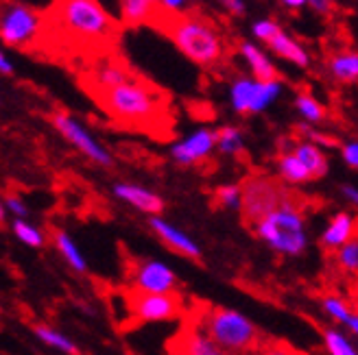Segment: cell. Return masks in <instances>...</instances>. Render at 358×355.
I'll return each instance as SVG.
<instances>
[{
	"mask_svg": "<svg viewBox=\"0 0 358 355\" xmlns=\"http://www.w3.org/2000/svg\"><path fill=\"white\" fill-rule=\"evenodd\" d=\"M345 327H348V331L354 335V338L358 340V314H352L350 316V321L345 323Z\"/></svg>",
	"mask_w": 358,
	"mask_h": 355,
	"instance_id": "obj_38",
	"label": "cell"
},
{
	"mask_svg": "<svg viewBox=\"0 0 358 355\" xmlns=\"http://www.w3.org/2000/svg\"><path fill=\"white\" fill-rule=\"evenodd\" d=\"M33 333H35V338H38L40 342H44L46 347L55 349V351H59V353H66V355H81L79 345H77L73 338H68L66 333H62L59 329H52V327H48V325H33Z\"/></svg>",
	"mask_w": 358,
	"mask_h": 355,
	"instance_id": "obj_23",
	"label": "cell"
},
{
	"mask_svg": "<svg viewBox=\"0 0 358 355\" xmlns=\"http://www.w3.org/2000/svg\"><path fill=\"white\" fill-rule=\"evenodd\" d=\"M219 146V135L212 129H196L188 137L175 142L171 146L173 162L179 166H196L203 159H208Z\"/></svg>",
	"mask_w": 358,
	"mask_h": 355,
	"instance_id": "obj_12",
	"label": "cell"
},
{
	"mask_svg": "<svg viewBox=\"0 0 358 355\" xmlns=\"http://www.w3.org/2000/svg\"><path fill=\"white\" fill-rule=\"evenodd\" d=\"M260 242L284 257H299L308 251V229L301 201L295 192H286L284 201L249 229Z\"/></svg>",
	"mask_w": 358,
	"mask_h": 355,
	"instance_id": "obj_4",
	"label": "cell"
},
{
	"mask_svg": "<svg viewBox=\"0 0 358 355\" xmlns=\"http://www.w3.org/2000/svg\"><path fill=\"white\" fill-rule=\"evenodd\" d=\"M308 3H310L317 11H328V9H330V0H308Z\"/></svg>",
	"mask_w": 358,
	"mask_h": 355,
	"instance_id": "obj_40",
	"label": "cell"
},
{
	"mask_svg": "<svg viewBox=\"0 0 358 355\" xmlns=\"http://www.w3.org/2000/svg\"><path fill=\"white\" fill-rule=\"evenodd\" d=\"M11 234L15 236L17 242H22L24 246H31V248H42L44 246V234L40 227H35L33 222L24 220V218H13L11 220Z\"/></svg>",
	"mask_w": 358,
	"mask_h": 355,
	"instance_id": "obj_25",
	"label": "cell"
},
{
	"mask_svg": "<svg viewBox=\"0 0 358 355\" xmlns=\"http://www.w3.org/2000/svg\"><path fill=\"white\" fill-rule=\"evenodd\" d=\"M52 124H55V129L73 144L81 155H85L90 162L96 164V166H103V168H110L114 164V157L112 153L107 151L101 142L90 133L83 124L73 118L66 112H57L52 114Z\"/></svg>",
	"mask_w": 358,
	"mask_h": 355,
	"instance_id": "obj_9",
	"label": "cell"
},
{
	"mask_svg": "<svg viewBox=\"0 0 358 355\" xmlns=\"http://www.w3.org/2000/svg\"><path fill=\"white\" fill-rule=\"evenodd\" d=\"M201 329L227 353H245L258 345V327L249 316L231 308H212Z\"/></svg>",
	"mask_w": 358,
	"mask_h": 355,
	"instance_id": "obj_5",
	"label": "cell"
},
{
	"mask_svg": "<svg viewBox=\"0 0 358 355\" xmlns=\"http://www.w3.org/2000/svg\"><path fill=\"white\" fill-rule=\"evenodd\" d=\"M241 55L245 57L247 66L252 68L254 79L264 81V83H268V81H280V75H278L275 66L271 63V59H268L264 52L258 46H254L252 42H243L241 44Z\"/></svg>",
	"mask_w": 358,
	"mask_h": 355,
	"instance_id": "obj_18",
	"label": "cell"
},
{
	"mask_svg": "<svg viewBox=\"0 0 358 355\" xmlns=\"http://www.w3.org/2000/svg\"><path fill=\"white\" fill-rule=\"evenodd\" d=\"M120 40V22L99 0H55L44 11V27L35 48L59 57H77L87 66L112 55Z\"/></svg>",
	"mask_w": 358,
	"mask_h": 355,
	"instance_id": "obj_1",
	"label": "cell"
},
{
	"mask_svg": "<svg viewBox=\"0 0 358 355\" xmlns=\"http://www.w3.org/2000/svg\"><path fill=\"white\" fill-rule=\"evenodd\" d=\"M3 207L9 211V214H11L13 218H24V220H27V216H29V207H27V203H24L20 197H13V194H7L5 201H3Z\"/></svg>",
	"mask_w": 358,
	"mask_h": 355,
	"instance_id": "obj_33",
	"label": "cell"
},
{
	"mask_svg": "<svg viewBox=\"0 0 358 355\" xmlns=\"http://www.w3.org/2000/svg\"><path fill=\"white\" fill-rule=\"evenodd\" d=\"M214 201L221 209H238L243 205V186L238 183H223L214 190Z\"/></svg>",
	"mask_w": 358,
	"mask_h": 355,
	"instance_id": "obj_29",
	"label": "cell"
},
{
	"mask_svg": "<svg viewBox=\"0 0 358 355\" xmlns=\"http://www.w3.org/2000/svg\"><path fill=\"white\" fill-rule=\"evenodd\" d=\"M321 308H324V312L332 318V321L341 323L343 327H345V323L350 321V316H352L348 305L338 296H324V299H321Z\"/></svg>",
	"mask_w": 358,
	"mask_h": 355,
	"instance_id": "obj_30",
	"label": "cell"
},
{
	"mask_svg": "<svg viewBox=\"0 0 358 355\" xmlns=\"http://www.w3.org/2000/svg\"><path fill=\"white\" fill-rule=\"evenodd\" d=\"M266 46L271 48L275 55H280L282 59H286V61H291V63H295V66H299V68H308V63H310V59H308V52L303 50L293 38H289L286 33H278L273 40H268L266 42Z\"/></svg>",
	"mask_w": 358,
	"mask_h": 355,
	"instance_id": "obj_21",
	"label": "cell"
},
{
	"mask_svg": "<svg viewBox=\"0 0 358 355\" xmlns=\"http://www.w3.org/2000/svg\"><path fill=\"white\" fill-rule=\"evenodd\" d=\"M280 31H282V29H280L275 22H271V20H260V22L254 24V35H256L258 40H262L264 44H266L268 40H273Z\"/></svg>",
	"mask_w": 358,
	"mask_h": 355,
	"instance_id": "obj_34",
	"label": "cell"
},
{
	"mask_svg": "<svg viewBox=\"0 0 358 355\" xmlns=\"http://www.w3.org/2000/svg\"><path fill=\"white\" fill-rule=\"evenodd\" d=\"M134 316L142 323H166L179 316L182 303H179L177 292L173 294H145V292H131L129 303Z\"/></svg>",
	"mask_w": 358,
	"mask_h": 355,
	"instance_id": "obj_10",
	"label": "cell"
},
{
	"mask_svg": "<svg viewBox=\"0 0 358 355\" xmlns=\"http://www.w3.org/2000/svg\"><path fill=\"white\" fill-rule=\"evenodd\" d=\"M134 290L145 294H173L177 290V275L159 259H140L134 271Z\"/></svg>",
	"mask_w": 358,
	"mask_h": 355,
	"instance_id": "obj_11",
	"label": "cell"
},
{
	"mask_svg": "<svg viewBox=\"0 0 358 355\" xmlns=\"http://www.w3.org/2000/svg\"><path fill=\"white\" fill-rule=\"evenodd\" d=\"M52 244H55V251L64 257V262L73 269L75 273L83 275L87 271V262L81 253V248L77 246V242L70 238L68 232L64 229H57L55 234H52Z\"/></svg>",
	"mask_w": 358,
	"mask_h": 355,
	"instance_id": "obj_20",
	"label": "cell"
},
{
	"mask_svg": "<svg viewBox=\"0 0 358 355\" xmlns=\"http://www.w3.org/2000/svg\"><path fill=\"white\" fill-rule=\"evenodd\" d=\"M0 70H3V75H11V73H13V63L7 59L5 52L0 55Z\"/></svg>",
	"mask_w": 358,
	"mask_h": 355,
	"instance_id": "obj_39",
	"label": "cell"
},
{
	"mask_svg": "<svg viewBox=\"0 0 358 355\" xmlns=\"http://www.w3.org/2000/svg\"><path fill=\"white\" fill-rule=\"evenodd\" d=\"M330 75L338 83L358 81V52H338L330 59Z\"/></svg>",
	"mask_w": 358,
	"mask_h": 355,
	"instance_id": "obj_24",
	"label": "cell"
},
{
	"mask_svg": "<svg viewBox=\"0 0 358 355\" xmlns=\"http://www.w3.org/2000/svg\"><path fill=\"white\" fill-rule=\"evenodd\" d=\"M219 3L223 7H227L231 13H236V15H243L245 13V5H243V0H219Z\"/></svg>",
	"mask_w": 358,
	"mask_h": 355,
	"instance_id": "obj_37",
	"label": "cell"
},
{
	"mask_svg": "<svg viewBox=\"0 0 358 355\" xmlns=\"http://www.w3.org/2000/svg\"><path fill=\"white\" fill-rule=\"evenodd\" d=\"M264 355H291V353L282 347H268V349H264Z\"/></svg>",
	"mask_w": 358,
	"mask_h": 355,
	"instance_id": "obj_42",
	"label": "cell"
},
{
	"mask_svg": "<svg viewBox=\"0 0 358 355\" xmlns=\"http://www.w3.org/2000/svg\"><path fill=\"white\" fill-rule=\"evenodd\" d=\"M341 159L345 162L348 168L358 170V139H352V142L341 144Z\"/></svg>",
	"mask_w": 358,
	"mask_h": 355,
	"instance_id": "obj_35",
	"label": "cell"
},
{
	"mask_svg": "<svg viewBox=\"0 0 358 355\" xmlns=\"http://www.w3.org/2000/svg\"><path fill=\"white\" fill-rule=\"evenodd\" d=\"M162 3H164V7H169V9H173V11H179V9L184 7L186 0H162Z\"/></svg>",
	"mask_w": 358,
	"mask_h": 355,
	"instance_id": "obj_41",
	"label": "cell"
},
{
	"mask_svg": "<svg viewBox=\"0 0 358 355\" xmlns=\"http://www.w3.org/2000/svg\"><path fill=\"white\" fill-rule=\"evenodd\" d=\"M116 122L131 129H151L166 116V96L138 75L114 90L92 96Z\"/></svg>",
	"mask_w": 358,
	"mask_h": 355,
	"instance_id": "obj_3",
	"label": "cell"
},
{
	"mask_svg": "<svg viewBox=\"0 0 358 355\" xmlns=\"http://www.w3.org/2000/svg\"><path fill=\"white\" fill-rule=\"evenodd\" d=\"M295 109H297V114L303 120L310 122V124H317V122H324L326 120L324 105H321L317 98H313L310 94H306V92L297 94V98H295Z\"/></svg>",
	"mask_w": 358,
	"mask_h": 355,
	"instance_id": "obj_26",
	"label": "cell"
},
{
	"mask_svg": "<svg viewBox=\"0 0 358 355\" xmlns=\"http://www.w3.org/2000/svg\"><path fill=\"white\" fill-rule=\"evenodd\" d=\"M336 262L343 271L348 273H356L358 271V240L348 242L345 246H341L336 251Z\"/></svg>",
	"mask_w": 358,
	"mask_h": 355,
	"instance_id": "obj_31",
	"label": "cell"
},
{
	"mask_svg": "<svg viewBox=\"0 0 358 355\" xmlns=\"http://www.w3.org/2000/svg\"><path fill=\"white\" fill-rule=\"evenodd\" d=\"M151 29H157L184 52V55L194 61L196 66L212 68L221 63L225 55V46L219 31L208 20L206 15L196 11H173L164 9L159 17L153 22Z\"/></svg>",
	"mask_w": 358,
	"mask_h": 355,
	"instance_id": "obj_2",
	"label": "cell"
},
{
	"mask_svg": "<svg viewBox=\"0 0 358 355\" xmlns=\"http://www.w3.org/2000/svg\"><path fill=\"white\" fill-rule=\"evenodd\" d=\"M282 3H284L286 7H291V9H299L303 3H308V0H282Z\"/></svg>",
	"mask_w": 358,
	"mask_h": 355,
	"instance_id": "obj_43",
	"label": "cell"
},
{
	"mask_svg": "<svg viewBox=\"0 0 358 355\" xmlns=\"http://www.w3.org/2000/svg\"><path fill=\"white\" fill-rule=\"evenodd\" d=\"M293 153L299 157V162L306 166L313 174V179H324V176L330 172V159L328 155L321 151L317 144L308 139H301V142H295L293 144Z\"/></svg>",
	"mask_w": 358,
	"mask_h": 355,
	"instance_id": "obj_17",
	"label": "cell"
},
{
	"mask_svg": "<svg viewBox=\"0 0 358 355\" xmlns=\"http://www.w3.org/2000/svg\"><path fill=\"white\" fill-rule=\"evenodd\" d=\"M356 225L358 222L350 211H338V214L330 218L324 232H321V244H324V248H336L338 251L341 246L354 240Z\"/></svg>",
	"mask_w": 358,
	"mask_h": 355,
	"instance_id": "obj_16",
	"label": "cell"
},
{
	"mask_svg": "<svg viewBox=\"0 0 358 355\" xmlns=\"http://www.w3.org/2000/svg\"><path fill=\"white\" fill-rule=\"evenodd\" d=\"M179 355H231L214 342L203 329H194L184 335Z\"/></svg>",
	"mask_w": 358,
	"mask_h": 355,
	"instance_id": "obj_22",
	"label": "cell"
},
{
	"mask_svg": "<svg viewBox=\"0 0 358 355\" xmlns=\"http://www.w3.org/2000/svg\"><path fill=\"white\" fill-rule=\"evenodd\" d=\"M217 135H219V146H217V151H219L221 155L234 157V155H238V153L245 149L243 133H241V129H236V127H229V124H225V127L217 129Z\"/></svg>",
	"mask_w": 358,
	"mask_h": 355,
	"instance_id": "obj_27",
	"label": "cell"
},
{
	"mask_svg": "<svg viewBox=\"0 0 358 355\" xmlns=\"http://www.w3.org/2000/svg\"><path fill=\"white\" fill-rule=\"evenodd\" d=\"M112 192L118 201L131 205L134 209L142 211V214H147V216H159L166 207L164 199L159 197L157 192H153L149 188H142V186H136V183H127V181L114 183Z\"/></svg>",
	"mask_w": 358,
	"mask_h": 355,
	"instance_id": "obj_14",
	"label": "cell"
},
{
	"mask_svg": "<svg viewBox=\"0 0 358 355\" xmlns=\"http://www.w3.org/2000/svg\"><path fill=\"white\" fill-rule=\"evenodd\" d=\"M324 345H326L328 355H358L356 347L352 345L348 335L332 327L324 329Z\"/></svg>",
	"mask_w": 358,
	"mask_h": 355,
	"instance_id": "obj_28",
	"label": "cell"
},
{
	"mask_svg": "<svg viewBox=\"0 0 358 355\" xmlns=\"http://www.w3.org/2000/svg\"><path fill=\"white\" fill-rule=\"evenodd\" d=\"M299 131L308 137V142H313V144H317L319 149H336L338 146V139L332 137V135H326L321 131H315L313 127H308V124H301Z\"/></svg>",
	"mask_w": 358,
	"mask_h": 355,
	"instance_id": "obj_32",
	"label": "cell"
},
{
	"mask_svg": "<svg viewBox=\"0 0 358 355\" xmlns=\"http://www.w3.org/2000/svg\"><path fill=\"white\" fill-rule=\"evenodd\" d=\"M338 190H341L343 199H345L350 205H354V207L358 209V186H354V183H343Z\"/></svg>",
	"mask_w": 358,
	"mask_h": 355,
	"instance_id": "obj_36",
	"label": "cell"
},
{
	"mask_svg": "<svg viewBox=\"0 0 358 355\" xmlns=\"http://www.w3.org/2000/svg\"><path fill=\"white\" fill-rule=\"evenodd\" d=\"M118 3L124 27H153L159 13L166 9L162 0H118Z\"/></svg>",
	"mask_w": 358,
	"mask_h": 355,
	"instance_id": "obj_15",
	"label": "cell"
},
{
	"mask_svg": "<svg viewBox=\"0 0 358 355\" xmlns=\"http://www.w3.org/2000/svg\"><path fill=\"white\" fill-rule=\"evenodd\" d=\"M151 232L162 240L173 253L188 257V259H201V246L196 244L184 229L175 227L173 222L164 220V216H151L149 218Z\"/></svg>",
	"mask_w": 358,
	"mask_h": 355,
	"instance_id": "obj_13",
	"label": "cell"
},
{
	"mask_svg": "<svg viewBox=\"0 0 358 355\" xmlns=\"http://www.w3.org/2000/svg\"><path fill=\"white\" fill-rule=\"evenodd\" d=\"M282 94L280 81H258V79H236L229 87L231 109L238 116H252L264 112Z\"/></svg>",
	"mask_w": 358,
	"mask_h": 355,
	"instance_id": "obj_8",
	"label": "cell"
},
{
	"mask_svg": "<svg viewBox=\"0 0 358 355\" xmlns=\"http://www.w3.org/2000/svg\"><path fill=\"white\" fill-rule=\"evenodd\" d=\"M44 27V11L29 5L5 0L3 20H0V38L11 48H35Z\"/></svg>",
	"mask_w": 358,
	"mask_h": 355,
	"instance_id": "obj_6",
	"label": "cell"
},
{
	"mask_svg": "<svg viewBox=\"0 0 358 355\" xmlns=\"http://www.w3.org/2000/svg\"><path fill=\"white\" fill-rule=\"evenodd\" d=\"M289 188L282 181L266 179V176H249L243 183V205H241V216L247 229H252L262 216L275 209Z\"/></svg>",
	"mask_w": 358,
	"mask_h": 355,
	"instance_id": "obj_7",
	"label": "cell"
},
{
	"mask_svg": "<svg viewBox=\"0 0 358 355\" xmlns=\"http://www.w3.org/2000/svg\"><path fill=\"white\" fill-rule=\"evenodd\" d=\"M278 172H280L282 183H286V186H306V183L315 181L310 170L299 162V157L293 151L280 153V157H278Z\"/></svg>",
	"mask_w": 358,
	"mask_h": 355,
	"instance_id": "obj_19",
	"label": "cell"
}]
</instances>
